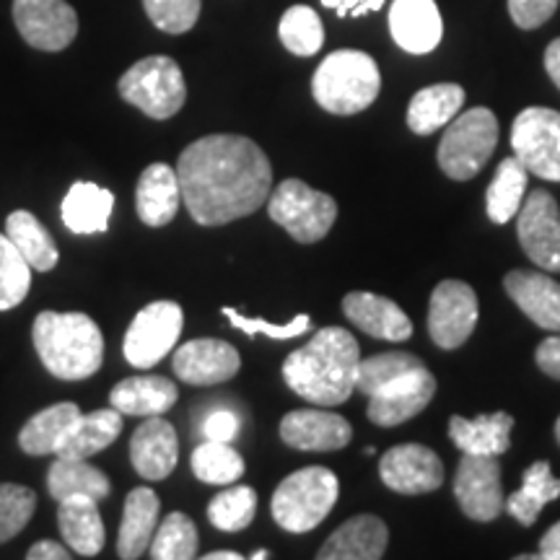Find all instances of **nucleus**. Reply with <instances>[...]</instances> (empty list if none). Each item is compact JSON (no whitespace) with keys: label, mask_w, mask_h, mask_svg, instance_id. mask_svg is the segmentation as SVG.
Segmentation results:
<instances>
[{"label":"nucleus","mask_w":560,"mask_h":560,"mask_svg":"<svg viewBox=\"0 0 560 560\" xmlns=\"http://www.w3.org/2000/svg\"><path fill=\"white\" fill-rule=\"evenodd\" d=\"M179 459L177 431L164 416L145 418L130 439V462L140 478L156 482L174 472Z\"/></svg>","instance_id":"19"},{"label":"nucleus","mask_w":560,"mask_h":560,"mask_svg":"<svg viewBox=\"0 0 560 560\" xmlns=\"http://www.w3.org/2000/svg\"><path fill=\"white\" fill-rule=\"evenodd\" d=\"M26 558L30 560H68L70 552L55 540H39L32 545L30 552H26Z\"/></svg>","instance_id":"49"},{"label":"nucleus","mask_w":560,"mask_h":560,"mask_svg":"<svg viewBox=\"0 0 560 560\" xmlns=\"http://www.w3.org/2000/svg\"><path fill=\"white\" fill-rule=\"evenodd\" d=\"M280 439L299 452H340L353 439V429L332 410H293L280 420Z\"/></svg>","instance_id":"18"},{"label":"nucleus","mask_w":560,"mask_h":560,"mask_svg":"<svg viewBox=\"0 0 560 560\" xmlns=\"http://www.w3.org/2000/svg\"><path fill=\"white\" fill-rule=\"evenodd\" d=\"M242 420L234 410H213L210 416L202 420V439L206 441H221V444H231L240 433Z\"/></svg>","instance_id":"46"},{"label":"nucleus","mask_w":560,"mask_h":560,"mask_svg":"<svg viewBox=\"0 0 560 560\" xmlns=\"http://www.w3.org/2000/svg\"><path fill=\"white\" fill-rule=\"evenodd\" d=\"M560 0H509V13L520 30H537L552 19Z\"/></svg>","instance_id":"45"},{"label":"nucleus","mask_w":560,"mask_h":560,"mask_svg":"<svg viewBox=\"0 0 560 560\" xmlns=\"http://www.w3.org/2000/svg\"><path fill=\"white\" fill-rule=\"evenodd\" d=\"M499 145V120L488 107H475L454 117L439 143V166L454 182L478 177Z\"/></svg>","instance_id":"6"},{"label":"nucleus","mask_w":560,"mask_h":560,"mask_svg":"<svg viewBox=\"0 0 560 560\" xmlns=\"http://www.w3.org/2000/svg\"><path fill=\"white\" fill-rule=\"evenodd\" d=\"M454 499L472 522H493L503 511L499 457L465 454L454 478Z\"/></svg>","instance_id":"15"},{"label":"nucleus","mask_w":560,"mask_h":560,"mask_svg":"<svg viewBox=\"0 0 560 560\" xmlns=\"http://www.w3.org/2000/svg\"><path fill=\"white\" fill-rule=\"evenodd\" d=\"M361 348L342 327H325L283 361V380L312 405H342L353 395Z\"/></svg>","instance_id":"2"},{"label":"nucleus","mask_w":560,"mask_h":560,"mask_svg":"<svg viewBox=\"0 0 560 560\" xmlns=\"http://www.w3.org/2000/svg\"><path fill=\"white\" fill-rule=\"evenodd\" d=\"M13 24L34 50L60 52L79 34V16L66 0H13Z\"/></svg>","instance_id":"13"},{"label":"nucleus","mask_w":560,"mask_h":560,"mask_svg":"<svg viewBox=\"0 0 560 560\" xmlns=\"http://www.w3.org/2000/svg\"><path fill=\"white\" fill-rule=\"evenodd\" d=\"M465 104V89L459 83H433L420 89L410 100L408 128L416 136H431L459 115Z\"/></svg>","instance_id":"31"},{"label":"nucleus","mask_w":560,"mask_h":560,"mask_svg":"<svg viewBox=\"0 0 560 560\" xmlns=\"http://www.w3.org/2000/svg\"><path fill=\"white\" fill-rule=\"evenodd\" d=\"M100 503L89 501H66L58 509V524L62 540L75 556L81 558H94L104 550V540H107V532H104V520L100 514Z\"/></svg>","instance_id":"33"},{"label":"nucleus","mask_w":560,"mask_h":560,"mask_svg":"<svg viewBox=\"0 0 560 560\" xmlns=\"http://www.w3.org/2000/svg\"><path fill=\"white\" fill-rule=\"evenodd\" d=\"M177 177L192 219L200 226H223L268 202L272 166L255 140L215 132L179 153Z\"/></svg>","instance_id":"1"},{"label":"nucleus","mask_w":560,"mask_h":560,"mask_svg":"<svg viewBox=\"0 0 560 560\" xmlns=\"http://www.w3.org/2000/svg\"><path fill=\"white\" fill-rule=\"evenodd\" d=\"M433 395H436V376L423 361H416L369 392L366 416L371 423L382 425V429L402 425L405 420L416 418L429 408Z\"/></svg>","instance_id":"9"},{"label":"nucleus","mask_w":560,"mask_h":560,"mask_svg":"<svg viewBox=\"0 0 560 560\" xmlns=\"http://www.w3.org/2000/svg\"><path fill=\"white\" fill-rule=\"evenodd\" d=\"M185 327V312L177 301H151L136 314L122 340V353L130 366L151 369L172 353Z\"/></svg>","instance_id":"10"},{"label":"nucleus","mask_w":560,"mask_h":560,"mask_svg":"<svg viewBox=\"0 0 560 560\" xmlns=\"http://www.w3.org/2000/svg\"><path fill=\"white\" fill-rule=\"evenodd\" d=\"M265 558H270V552H268V550H257V552H252V560H265Z\"/></svg>","instance_id":"53"},{"label":"nucleus","mask_w":560,"mask_h":560,"mask_svg":"<svg viewBox=\"0 0 560 560\" xmlns=\"http://www.w3.org/2000/svg\"><path fill=\"white\" fill-rule=\"evenodd\" d=\"M244 556H240V552L234 550H215V552H208L206 560H242Z\"/></svg>","instance_id":"52"},{"label":"nucleus","mask_w":560,"mask_h":560,"mask_svg":"<svg viewBox=\"0 0 560 560\" xmlns=\"http://www.w3.org/2000/svg\"><path fill=\"white\" fill-rule=\"evenodd\" d=\"M32 289V265L9 240L0 234V312H9L26 299Z\"/></svg>","instance_id":"41"},{"label":"nucleus","mask_w":560,"mask_h":560,"mask_svg":"<svg viewBox=\"0 0 560 560\" xmlns=\"http://www.w3.org/2000/svg\"><path fill=\"white\" fill-rule=\"evenodd\" d=\"M182 202V187L177 170L170 164H151L140 174L136 187V210L138 219L145 226H166L174 221Z\"/></svg>","instance_id":"24"},{"label":"nucleus","mask_w":560,"mask_h":560,"mask_svg":"<svg viewBox=\"0 0 560 560\" xmlns=\"http://www.w3.org/2000/svg\"><path fill=\"white\" fill-rule=\"evenodd\" d=\"M120 96L153 120H170L185 107L187 83L177 60L151 55L122 73Z\"/></svg>","instance_id":"7"},{"label":"nucleus","mask_w":560,"mask_h":560,"mask_svg":"<svg viewBox=\"0 0 560 560\" xmlns=\"http://www.w3.org/2000/svg\"><path fill=\"white\" fill-rule=\"evenodd\" d=\"M527 179L529 172L524 170L520 159L509 156L501 161L493 182L486 190V210L490 221L503 226V223L516 219L524 202V192H527Z\"/></svg>","instance_id":"36"},{"label":"nucleus","mask_w":560,"mask_h":560,"mask_svg":"<svg viewBox=\"0 0 560 560\" xmlns=\"http://www.w3.org/2000/svg\"><path fill=\"white\" fill-rule=\"evenodd\" d=\"M556 439H558V444H560V418L556 420Z\"/></svg>","instance_id":"54"},{"label":"nucleus","mask_w":560,"mask_h":560,"mask_svg":"<svg viewBox=\"0 0 560 560\" xmlns=\"http://www.w3.org/2000/svg\"><path fill=\"white\" fill-rule=\"evenodd\" d=\"M5 234L16 244V249L24 255V260L32 265V270L50 272L60 260L58 244H55L52 234L45 229V223L30 210H13L5 219Z\"/></svg>","instance_id":"34"},{"label":"nucleus","mask_w":560,"mask_h":560,"mask_svg":"<svg viewBox=\"0 0 560 560\" xmlns=\"http://www.w3.org/2000/svg\"><path fill=\"white\" fill-rule=\"evenodd\" d=\"M122 433V412L117 408H104L94 410L89 416H81L73 423V429L68 431V436L62 439L58 446V457L66 459H89L94 454L107 450L109 444H115V439Z\"/></svg>","instance_id":"30"},{"label":"nucleus","mask_w":560,"mask_h":560,"mask_svg":"<svg viewBox=\"0 0 560 560\" xmlns=\"http://www.w3.org/2000/svg\"><path fill=\"white\" fill-rule=\"evenodd\" d=\"M37 509V493L19 482H0V545L13 540Z\"/></svg>","instance_id":"42"},{"label":"nucleus","mask_w":560,"mask_h":560,"mask_svg":"<svg viewBox=\"0 0 560 560\" xmlns=\"http://www.w3.org/2000/svg\"><path fill=\"white\" fill-rule=\"evenodd\" d=\"M560 495V480L552 475L550 462H535L527 467L522 478V488L516 490L511 499L503 503V509L514 516L516 522L524 527H532L540 516V511L548 506L550 501H556Z\"/></svg>","instance_id":"35"},{"label":"nucleus","mask_w":560,"mask_h":560,"mask_svg":"<svg viewBox=\"0 0 560 560\" xmlns=\"http://www.w3.org/2000/svg\"><path fill=\"white\" fill-rule=\"evenodd\" d=\"M511 149L535 177L560 182V112L527 107L511 125Z\"/></svg>","instance_id":"11"},{"label":"nucleus","mask_w":560,"mask_h":560,"mask_svg":"<svg viewBox=\"0 0 560 560\" xmlns=\"http://www.w3.org/2000/svg\"><path fill=\"white\" fill-rule=\"evenodd\" d=\"M81 418V408L75 402H58L50 408L39 410L24 423L19 433V446L32 457H45L55 454L68 431L73 429L75 420Z\"/></svg>","instance_id":"32"},{"label":"nucleus","mask_w":560,"mask_h":560,"mask_svg":"<svg viewBox=\"0 0 560 560\" xmlns=\"http://www.w3.org/2000/svg\"><path fill=\"white\" fill-rule=\"evenodd\" d=\"M198 527L187 514L172 511L164 522L156 527L149 556L153 560H192L198 556Z\"/></svg>","instance_id":"38"},{"label":"nucleus","mask_w":560,"mask_h":560,"mask_svg":"<svg viewBox=\"0 0 560 560\" xmlns=\"http://www.w3.org/2000/svg\"><path fill=\"white\" fill-rule=\"evenodd\" d=\"M278 37L289 52L299 58H312L325 45V26H322L319 13L310 5H291L280 19Z\"/></svg>","instance_id":"37"},{"label":"nucleus","mask_w":560,"mask_h":560,"mask_svg":"<svg viewBox=\"0 0 560 560\" xmlns=\"http://www.w3.org/2000/svg\"><path fill=\"white\" fill-rule=\"evenodd\" d=\"M380 89V66L361 50L330 52L312 79L314 100L330 115H359L376 102Z\"/></svg>","instance_id":"4"},{"label":"nucleus","mask_w":560,"mask_h":560,"mask_svg":"<svg viewBox=\"0 0 560 560\" xmlns=\"http://www.w3.org/2000/svg\"><path fill=\"white\" fill-rule=\"evenodd\" d=\"M34 348L39 361L62 382L94 376L104 363L100 325L81 312H42L34 319Z\"/></svg>","instance_id":"3"},{"label":"nucleus","mask_w":560,"mask_h":560,"mask_svg":"<svg viewBox=\"0 0 560 560\" xmlns=\"http://www.w3.org/2000/svg\"><path fill=\"white\" fill-rule=\"evenodd\" d=\"M221 314L231 322V327H236L240 332L249 335V338L252 335H268L272 340H291V338H301V335L312 330L310 314H299L296 319L285 322V325H276V322H268V319L244 317V314L231 310V306H223Z\"/></svg>","instance_id":"44"},{"label":"nucleus","mask_w":560,"mask_h":560,"mask_svg":"<svg viewBox=\"0 0 560 560\" xmlns=\"http://www.w3.org/2000/svg\"><path fill=\"white\" fill-rule=\"evenodd\" d=\"M342 314L371 338L400 342L412 335V322L387 296L369 291H353L342 299Z\"/></svg>","instance_id":"22"},{"label":"nucleus","mask_w":560,"mask_h":560,"mask_svg":"<svg viewBox=\"0 0 560 560\" xmlns=\"http://www.w3.org/2000/svg\"><path fill=\"white\" fill-rule=\"evenodd\" d=\"M270 219L301 244L325 240L338 219V202L301 179H285L268 198Z\"/></svg>","instance_id":"8"},{"label":"nucleus","mask_w":560,"mask_h":560,"mask_svg":"<svg viewBox=\"0 0 560 560\" xmlns=\"http://www.w3.org/2000/svg\"><path fill=\"white\" fill-rule=\"evenodd\" d=\"M545 70H548L550 81L560 89V37L552 39L545 50Z\"/></svg>","instance_id":"51"},{"label":"nucleus","mask_w":560,"mask_h":560,"mask_svg":"<svg viewBox=\"0 0 560 560\" xmlns=\"http://www.w3.org/2000/svg\"><path fill=\"white\" fill-rule=\"evenodd\" d=\"M192 472L208 486H231L244 475V459L234 446L221 441H202L192 452Z\"/></svg>","instance_id":"39"},{"label":"nucleus","mask_w":560,"mask_h":560,"mask_svg":"<svg viewBox=\"0 0 560 560\" xmlns=\"http://www.w3.org/2000/svg\"><path fill=\"white\" fill-rule=\"evenodd\" d=\"M159 495L151 488H132L125 499V514L117 535V556L122 560L143 558L159 527Z\"/></svg>","instance_id":"26"},{"label":"nucleus","mask_w":560,"mask_h":560,"mask_svg":"<svg viewBox=\"0 0 560 560\" xmlns=\"http://www.w3.org/2000/svg\"><path fill=\"white\" fill-rule=\"evenodd\" d=\"M511 429H514V418L509 412H490V416H478L472 420L452 416L450 439L465 454L501 457L511 446Z\"/></svg>","instance_id":"29"},{"label":"nucleus","mask_w":560,"mask_h":560,"mask_svg":"<svg viewBox=\"0 0 560 560\" xmlns=\"http://www.w3.org/2000/svg\"><path fill=\"white\" fill-rule=\"evenodd\" d=\"M478 293L465 280H441L431 293L429 335L439 348L465 346L478 325Z\"/></svg>","instance_id":"12"},{"label":"nucleus","mask_w":560,"mask_h":560,"mask_svg":"<svg viewBox=\"0 0 560 560\" xmlns=\"http://www.w3.org/2000/svg\"><path fill=\"white\" fill-rule=\"evenodd\" d=\"M516 219L522 249L540 270L560 272V210L550 192L535 190L524 198Z\"/></svg>","instance_id":"14"},{"label":"nucleus","mask_w":560,"mask_h":560,"mask_svg":"<svg viewBox=\"0 0 560 560\" xmlns=\"http://www.w3.org/2000/svg\"><path fill=\"white\" fill-rule=\"evenodd\" d=\"M200 0H143L151 24L166 34L190 32L200 19Z\"/></svg>","instance_id":"43"},{"label":"nucleus","mask_w":560,"mask_h":560,"mask_svg":"<svg viewBox=\"0 0 560 560\" xmlns=\"http://www.w3.org/2000/svg\"><path fill=\"white\" fill-rule=\"evenodd\" d=\"M389 542V529L380 516L359 514L342 522L327 537L317 558L319 560H380Z\"/></svg>","instance_id":"23"},{"label":"nucleus","mask_w":560,"mask_h":560,"mask_svg":"<svg viewBox=\"0 0 560 560\" xmlns=\"http://www.w3.org/2000/svg\"><path fill=\"white\" fill-rule=\"evenodd\" d=\"M542 560H560V522L552 524V527L545 532L540 540V552H537Z\"/></svg>","instance_id":"50"},{"label":"nucleus","mask_w":560,"mask_h":560,"mask_svg":"<svg viewBox=\"0 0 560 560\" xmlns=\"http://www.w3.org/2000/svg\"><path fill=\"white\" fill-rule=\"evenodd\" d=\"M179 400L177 384L166 376H130L115 384L109 392V405L122 416L153 418L170 412Z\"/></svg>","instance_id":"25"},{"label":"nucleus","mask_w":560,"mask_h":560,"mask_svg":"<svg viewBox=\"0 0 560 560\" xmlns=\"http://www.w3.org/2000/svg\"><path fill=\"white\" fill-rule=\"evenodd\" d=\"M47 490L58 503L89 501L102 503L109 495L112 482L100 467L89 465L86 459L58 457L47 472Z\"/></svg>","instance_id":"28"},{"label":"nucleus","mask_w":560,"mask_h":560,"mask_svg":"<svg viewBox=\"0 0 560 560\" xmlns=\"http://www.w3.org/2000/svg\"><path fill=\"white\" fill-rule=\"evenodd\" d=\"M380 478L395 493H433L444 482V462L423 444L392 446L380 462Z\"/></svg>","instance_id":"16"},{"label":"nucleus","mask_w":560,"mask_h":560,"mask_svg":"<svg viewBox=\"0 0 560 560\" xmlns=\"http://www.w3.org/2000/svg\"><path fill=\"white\" fill-rule=\"evenodd\" d=\"M392 39L410 55H429L444 37L436 0H395L389 9Z\"/></svg>","instance_id":"20"},{"label":"nucleus","mask_w":560,"mask_h":560,"mask_svg":"<svg viewBox=\"0 0 560 560\" xmlns=\"http://www.w3.org/2000/svg\"><path fill=\"white\" fill-rule=\"evenodd\" d=\"M503 289L520 310L548 332H560V283L540 270H511Z\"/></svg>","instance_id":"21"},{"label":"nucleus","mask_w":560,"mask_h":560,"mask_svg":"<svg viewBox=\"0 0 560 560\" xmlns=\"http://www.w3.org/2000/svg\"><path fill=\"white\" fill-rule=\"evenodd\" d=\"M340 495L338 475L322 465L289 475L272 493V520L280 529L304 535L327 520Z\"/></svg>","instance_id":"5"},{"label":"nucleus","mask_w":560,"mask_h":560,"mask_svg":"<svg viewBox=\"0 0 560 560\" xmlns=\"http://www.w3.org/2000/svg\"><path fill=\"white\" fill-rule=\"evenodd\" d=\"M322 5L338 13L340 19H361L366 13L380 11L384 0H322Z\"/></svg>","instance_id":"47"},{"label":"nucleus","mask_w":560,"mask_h":560,"mask_svg":"<svg viewBox=\"0 0 560 560\" xmlns=\"http://www.w3.org/2000/svg\"><path fill=\"white\" fill-rule=\"evenodd\" d=\"M174 374L192 387H213L234 380L242 369V355L231 342L215 338H198L185 342L174 353Z\"/></svg>","instance_id":"17"},{"label":"nucleus","mask_w":560,"mask_h":560,"mask_svg":"<svg viewBox=\"0 0 560 560\" xmlns=\"http://www.w3.org/2000/svg\"><path fill=\"white\" fill-rule=\"evenodd\" d=\"M115 210V195L94 182H75L62 198L60 215L70 234H104L109 229V215Z\"/></svg>","instance_id":"27"},{"label":"nucleus","mask_w":560,"mask_h":560,"mask_svg":"<svg viewBox=\"0 0 560 560\" xmlns=\"http://www.w3.org/2000/svg\"><path fill=\"white\" fill-rule=\"evenodd\" d=\"M535 361L545 374L552 376V380H560V335H552V338L540 342Z\"/></svg>","instance_id":"48"},{"label":"nucleus","mask_w":560,"mask_h":560,"mask_svg":"<svg viewBox=\"0 0 560 560\" xmlns=\"http://www.w3.org/2000/svg\"><path fill=\"white\" fill-rule=\"evenodd\" d=\"M257 493L249 486H234L221 490L208 503V522L221 532H242L255 522Z\"/></svg>","instance_id":"40"}]
</instances>
